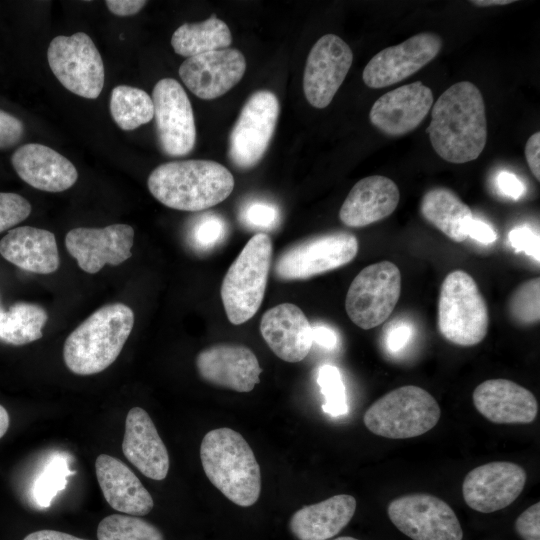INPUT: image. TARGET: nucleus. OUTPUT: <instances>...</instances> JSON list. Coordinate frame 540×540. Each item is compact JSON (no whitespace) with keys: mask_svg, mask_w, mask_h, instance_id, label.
<instances>
[{"mask_svg":"<svg viewBox=\"0 0 540 540\" xmlns=\"http://www.w3.org/2000/svg\"><path fill=\"white\" fill-rule=\"evenodd\" d=\"M95 472L103 496L114 510L143 516L153 509L152 496L121 460L101 454L96 458Z\"/></svg>","mask_w":540,"mask_h":540,"instance_id":"obj_26","label":"nucleus"},{"mask_svg":"<svg viewBox=\"0 0 540 540\" xmlns=\"http://www.w3.org/2000/svg\"><path fill=\"white\" fill-rule=\"evenodd\" d=\"M11 163L24 182L42 191H65L78 178L72 162L54 149L38 143H27L17 148L11 156Z\"/></svg>","mask_w":540,"mask_h":540,"instance_id":"obj_23","label":"nucleus"},{"mask_svg":"<svg viewBox=\"0 0 540 540\" xmlns=\"http://www.w3.org/2000/svg\"><path fill=\"white\" fill-rule=\"evenodd\" d=\"M391 522L413 540H462L463 530L453 509L442 499L424 493L392 500Z\"/></svg>","mask_w":540,"mask_h":540,"instance_id":"obj_12","label":"nucleus"},{"mask_svg":"<svg viewBox=\"0 0 540 540\" xmlns=\"http://www.w3.org/2000/svg\"><path fill=\"white\" fill-rule=\"evenodd\" d=\"M356 505V499L348 494L306 505L291 516L289 529L298 540H328L350 522Z\"/></svg>","mask_w":540,"mask_h":540,"instance_id":"obj_28","label":"nucleus"},{"mask_svg":"<svg viewBox=\"0 0 540 540\" xmlns=\"http://www.w3.org/2000/svg\"><path fill=\"white\" fill-rule=\"evenodd\" d=\"M142 0H107V8L117 16H131L138 13L146 4Z\"/></svg>","mask_w":540,"mask_h":540,"instance_id":"obj_46","label":"nucleus"},{"mask_svg":"<svg viewBox=\"0 0 540 540\" xmlns=\"http://www.w3.org/2000/svg\"><path fill=\"white\" fill-rule=\"evenodd\" d=\"M508 238L517 252H524L539 261V237L531 229L514 228L509 232Z\"/></svg>","mask_w":540,"mask_h":540,"instance_id":"obj_42","label":"nucleus"},{"mask_svg":"<svg viewBox=\"0 0 540 540\" xmlns=\"http://www.w3.org/2000/svg\"><path fill=\"white\" fill-rule=\"evenodd\" d=\"M133 240L131 226L112 224L103 228H74L67 233L65 245L84 272L95 274L106 264L117 266L129 259Z\"/></svg>","mask_w":540,"mask_h":540,"instance_id":"obj_17","label":"nucleus"},{"mask_svg":"<svg viewBox=\"0 0 540 540\" xmlns=\"http://www.w3.org/2000/svg\"><path fill=\"white\" fill-rule=\"evenodd\" d=\"M333 540H359V539L351 537V536H341V537H337V538H335Z\"/></svg>","mask_w":540,"mask_h":540,"instance_id":"obj_52","label":"nucleus"},{"mask_svg":"<svg viewBox=\"0 0 540 540\" xmlns=\"http://www.w3.org/2000/svg\"><path fill=\"white\" fill-rule=\"evenodd\" d=\"M540 133L532 134L525 145L527 164L537 180H540Z\"/></svg>","mask_w":540,"mask_h":540,"instance_id":"obj_44","label":"nucleus"},{"mask_svg":"<svg viewBox=\"0 0 540 540\" xmlns=\"http://www.w3.org/2000/svg\"><path fill=\"white\" fill-rule=\"evenodd\" d=\"M312 339L326 349L335 348L338 341L335 331L324 325L312 326Z\"/></svg>","mask_w":540,"mask_h":540,"instance_id":"obj_48","label":"nucleus"},{"mask_svg":"<svg viewBox=\"0 0 540 540\" xmlns=\"http://www.w3.org/2000/svg\"><path fill=\"white\" fill-rule=\"evenodd\" d=\"M200 377L237 392H250L260 382L262 369L252 350L239 344H215L196 357Z\"/></svg>","mask_w":540,"mask_h":540,"instance_id":"obj_19","label":"nucleus"},{"mask_svg":"<svg viewBox=\"0 0 540 540\" xmlns=\"http://www.w3.org/2000/svg\"><path fill=\"white\" fill-rule=\"evenodd\" d=\"M477 411L496 424H528L535 420L538 402L531 391L507 379L480 383L472 395Z\"/></svg>","mask_w":540,"mask_h":540,"instance_id":"obj_22","label":"nucleus"},{"mask_svg":"<svg viewBox=\"0 0 540 540\" xmlns=\"http://www.w3.org/2000/svg\"><path fill=\"white\" fill-rule=\"evenodd\" d=\"M10 423L7 410L0 405V439L5 435Z\"/></svg>","mask_w":540,"mask_h":540,"instance_id":"obj_51","label":"nucleus"},{"mask_svg":"<svg viewBox=\"0 0 540 540\" xmlns=\"http://www.w3.org/2000/svg\"><path fill=\"white\" fill-rule=\"evenodd\" d=\"M540 278H532L517 287L511 295L508 310L512 319L521 325L537 323L540 319Z\"/></svg>","mask_w":540,"mask_h":540,"instance_id":"obj_35","label":"nucleus"},{"mask_svg":"<svg viewBox=\"0 0 540 540\" xmlns=\"http://www.w3.org/2000/svg\"><path fill=\"white\" fill-rule=\"evenodd\" d=\"M2 310H3V309H2L1 306H0V312H1Z\"/></svg>","mask_w":540,"mask_h":540,"instance_id":"obj_53","label":"nucleus"},{"mask_svg":"<svg viewBox=\"0 0 540 540\" xmlns=\"http://www.w3.org/2000/svg\"><path fill=\"white\" fill-rule=\"evenodd\" d=\"M488 325V307L473 277L462 270L449 273L439 294L440 334L453 344L468 347L485 338Z\"/></svg>","mask_w":540,"mask_h":540,"instance_id":"obj_7","label":"nucleus"},{"mask_svg":"<svg viewBox=\"0 0 540 540\" xmlns=\"http://www.w3.org/2000/svg\"><path fill=\"white\" fill-rule=\"evenodd\" d=\"M30 213L31 204L24 197L0 192V233L24 221Z\"/></svg>","mask_w":540,"mask_h":540,"instance_id":"obj_38","label":"nucleus"},{"mask_svg":"<svg viewBox=\"0 0 540 540\" xmlns=\"http://www.w3.org/2000/svg\"><path fill=\"white\" fill-rule=\"evenodd\" d=\"M47 59L53 74L67 90L87 99L100 95L105 79L104 65L86 33L55 37L49 44Z\"/></svg>","mask_w":540,"mask_h":540,"instance_id":"obj_9","label":"nucleus"},{"mask_svg":"<svg viewBox=\"0 0 540 540\" xmlns=\"http://www.w3.org/2000/svg\"><path fill=\"white\" fill-rule=\"evenodd\" d=\"M242 219L248 226L270 229L277 225L279 212L270 203L253 202L244 209Z\"/></svg>","mask_w":540,"mask_h":540,"instance_id":"obj_39","label":"nucleus"},{"mask_svg":"<svg viewBox=\"0 0 540 540\" xmlns=\"http://www.w3.org/2000/svg\"><path fill=\"white\" fill-rule=\"evenodd\" d=\"M200 459L209 481L231 502L254 505L261 493V470L254 452L237 431H209L200 445Z\"/></svg>","mask_w":540,"mask_h":540,"instance_id":"obj_3","label":"nucleus"},{"mask_svg":"<svg viewBox=\"0 0 540 540\" xmlns=\"http://www.w3.org/2000/svg\"><path fill=\"white\" fill-rule=\"evenodd\" d=\"M442 48L439 35L423 32L411 36L404 42L387 47L365 66L362 78L364 83L374 89L396 84L431 62Z\"/></svg>","mask_w":540,"mask_h":540,"instance_id":"obj_14","label":"nucleus"},{"mask_svg":"<svg viewBox=\"0 0 540 540\" xmlns=\"http://www.w3.org/2000/svg\"><path fill=\"white\" fill-rule=\"evenodd\" d=\"M440 415L439 404L428 391L406 385L376 400L365 412L363 422L378 436L406 439L431 430Z\"/></svg>","mask_w":540,"mask_h":540,"instance_id":"obj_6","label":"nucleus"},{"mask_svg":"<svg viewBox=\"0 0 540 540\" xmlns=\"http://www.w3.org/2000/svg\"><path fill=\"white\" fill-rule=\"evenodd\" d=\"M429 87L417 81L386 92L373 104L369 119L388 136H402L418 127L433 105Z\"/></svg>","mask_w":540,"mask_h":540,"instance_id":"obj_20","label":"nucleus"},{"mask_svg":"<svg viewBox=\"0 0 540 540\" xmlns=\"http://www.w3.org/2000/svg\"><path fill=\"white\" fill-rule=\"evenodd\" d=\"M152 101L161 150L171 157L189 154L196 142V127L191 103L180 83L172 78L159 80Z\"/></svg>","mask_w":540,"mask_h":540,"instance_id":"obj_13","label":"nucleus"},{"mask_svg":"<svg viewBox=\"0 0 540 540\" xmlns=\"http://www.w3.org/2000/svg\"><path fill=\"white\" fill-rule=\"evenodd\" d=\"M246 70L244 55L226 48L187 58L179 68L186 87L204 100L218 98L234 87Z\"/></svg>","mask_w":540,"mask_h":540,"instance_id":"obj_18","label":"nucleus"},{"mask_svg":"<svg viewBox=\"0 0 540 540\" xmlns=\"http://www.w3.org/2000/svg\"><path fill=\"white\" fill-rule=\"evenodd\" d=\"M540 503H534L515 521V530L523 540H540Z\"/></svg>","mask_w":540,"mask_h":540,"instance_id":"obj_41","label":"nucleus"},{"mask_svg":"<svg viewBox=\"0 0 540 540\" xmlns=\"http://www.w3.org/2000/svg\"><path fill=\"white\" fill-rule=\"evenodd\" d=\"M0 254L20 269L36 274H51L60 264L54 234L31 226L10 230L0 240Z\"/></svg>","mask_w":540,"mask_h":540,"instance_id":"obj_27","label":"nucleus"},{"mask_svg":"<svg viewBox=\"0 0 540 540\" xmlns=\"http://www.w3.org/2000/svg\"><path fill=\"white\" fill-rule=\"evenodd\" d=\"M279 115L274 93L260 90L244 104L229 136V158L241 169L254 167L266 152Z\"/></svg>","mask_w":540,"mask_h":540,"instance_id":"obj_11","label":"nucleus"},{"mask_svg":"<svg viewBox=\"0 0 540 540\" xmlns=\"http://www.w3.org/2000/svg\"><path fill=\"white\" fill-rule=\"evenodd\" d=\"M23 540H86L68 533L56 530H39L25 536Z\"/></svg>","mask_w":540,"mask_h":540,"instance_id":"obj_49","label":"nucleus"},{"mask_svg":"<svg viewBox=\"0 0 540 540\" xmlns=\"http://www.w3.org/2000/svg\"><path fill=\"white\" fill-rule=\"evenodd\" d=\"M420 210L429 223L453 241L467 239L474 218L472 210L450 189L438 187L426 192Z\"/></svg>","mask_w":540,"mask_h":540,"instance_id":"obj_29","label":"nucleus"},{"mask_svg":"<svg viewBox=\"0 0 540 540\" xmlns=\"http://www.w3.org/2000/svg\"><path fill=\"white\" fill-rule=\"evenodd\" d=\"M98 540H164L162 532L150 522L132 515L112 514L97 528Z\"/></svg>","mask_w":540,"mask_h":540,"instance_id":"obj_33","label":"nucleus"},{"mask_svg":"<svg viewBox=\"0 0 540 540\" xmlns=\"http://www.w3.org/2000/svg\"><path fill=\"white\" fill-rule=\"evenodd\" d=\"M23 122L14 115L0 109V149L16 146L23 138Z\"/></svg>","mask_w":540,"mask_h":540,"instance_id":"obj_40","label":"nucleus"},{"mask_svg":"<svg viewBox=\"0 0 540 540\" xmlns=\"http://www.w3.org/2000/svg\"><path fill=\"white\" fill-rule=\"evenodd\" d=\"M513 0H473L470 1L475 6L488 7V6H502L513 3Z\"/></svg>","mask_w":540,"mask_h":540,"instance_id":"obj_50","label":"nucleus"},{"mask_svg":"<svg viewBox=\"0 0 540 540\" xmlns=\"http://www.w3.org/2000/svg\"><path fill=\"white\" fill-rule=\"evenodd\" d=\"M122 451L144 476L163 480L169 471V455L149 414L140 407L129 410L125 420Z\"/></svg>","mask_w":540,"mask_h":540,"instance_id":"obj_24","label":"nucleus"},{"mask_svg":"<svg viewBox=\"0 0 540 540\" xmlns=\"http://www.w3.org/2000/svg\"><path fill=\"white\" fill-rule=\"evenodd\" d=\"M226 226L216 215H204L196 220L190 230V242L198 250H208L224 237Z\"/></svg>","mask_w":540,"mask_h":540,"instance_id":"obj_37","label":"nucleus"},{"mask_svg":"<svg viewBox=\"0 0 540 540\" xmlns=\"http://www.w3.org/2000/svg\"><path fill=\"white\" fill-rule=\"evenodd\" d=\"M110 113L122 130H134L154 117L153 101L142 89L118 85L111 92Z\"/></svg>","mask_w":540,"mask_h":540,"instance_id":"obj_32","label":"nucleus"},{"mask_svg":"<svg viewBox=\"0 0 540 540\" xmlns=\"http://www.w3.org/2000/svg\"><path fill=\"white\" fill-rule=\"evenodd\" d=\"M497 185L504 195L512 199L521 197L525 190L522 182L514 174L507 171L498 174Z\"/></svg>","mask_w":540,"mask_h":540,"instance_id":"obj_43","label":"nucleus"},{"mask_svg":"<svg viewBox=\"0 0 540 540\" xmlns=\"http://www.w3.org/2000/svg\"><path fill=\"white\" fill-rule=\"evenodd\" d=\"M431 109L426 132L438 156L455 164L477 159L487 141L485 103L477 86L457 82L440 95Z\"/></svg>","mask_w":540,"mask_h":540,"instance_id":"obj_1","label":"nucleus"},{"mask_svg":"<svg viewBox=\"0 0 540 540\" xmlns=\"http://www.w3.org/2000/svg\"><path fill=\"white\" fill-rule=\"evenodd\" d=\"M234 177L222 164L211 160L167 162L149 175L150 193L163 205L197 212L224 201L233 191Z\"/></svg>","mask_w":540,"mask_h":540,"instance_id":"obj_2","label":"nucleus"},{"mask_svg":"<svg viewBox=\"0 0 540 540\" xmlns=\"http://www.w3.org/2000/svg\"><path fill=\"white\" fill-rule=\"evenodd\" d=\"M260 332L272 352L290 363L302 361L313 344L311 324L292 303H281L267 310L260 322Z\"/></svg>","mask_w":540,"mask_h":540,"instance_id":"obj_21","label":"nucleus"},{"mask_svg":"<svg viewBox=\"0 0 540 540\" xmlns=\"http://www.w3.org/2000/svg\"><path fill=\"white\" fill-rule=\"evenodd\" d=\"M272 258V242L265 233H257L245 244L228 268L222 284L221 299L228 320L241 325L261 306Z\"/></svg>","mask_w":540,"mask_h":540,"instance_id":"obj_5","label":"nucleus"},{"mask_svg":"<svg viewBox=\"0 0 540 540\" xmlns=\"http://www.w3.org/2000/svg\"><path fill=\"white\" fill-rule=\"evenodd\" d=\"M232 42L229 27L216 15L199 23H184L171 38L174 51L184 57L226 49Z\"/></svg>","mask_w":540,"mask_h":540,"instance_id":"obj_30","label":"nucleus"},{"mask_svg":"<svg viewBox=\"0 0 540 540\" xmlns=\"http://www.w3.org/2000/svg\"><path fill=\"white\" fill-rule=\"evenodd\" d=\"M401 293V273L390 261L362 269L351 282L345 309L350 320L368 330L382 324L393 312Z\"/></svg>","mask_w":540,"mask_h":540,"instance_id":"obj_8","label":"nucleus"},{"mask_svg":"<svg viewBox=\"0 0 540 540\" xmlns=\"http://www.w3.org/2000/svg\"><path fill=\"white\" fill-rule=\"evenodd\" d=\"M74 474L66 457L56 454L46 464L35 481L33 495L41 507H49L52 500L67 485V478Z\"/></svg>","mask_w":540,"mask_h":540,"instance_id":"obj_34","label":"nucleus"},{"mask_svg":"<svg viewBox=\"0 0 540 540\" xmlns=\"http://www.w3.org/2000/svg\"><path fill=\"white\" fill-rule=\"evenodd\" d=\"M399 200L400 192L393 180L368 176L352 187L340 208L339 218L348 227H364L391 215Z\"/></svg>","mask_w":540,"mask_h":540,"instance_id":"obj_25","label":"nucleus"},{"mask_svg":"<svg viewBox=\"0 0 540 540\" xmlns=\"http://www.w3.org/2000/svg\"><path fill=\"white\" fill-rule=\"evenodd\" d=\"M47 312L37 304L18 302L0 312V340L21 346L42 338Z\"/></svg>","mask_w":540,"mask_h":540,"instance_id":"obj_31","label":"nucleus"},{"mask_svg":"<svg viewBox=\"0 0 540 540\" xmlns=\"http://www.w3.org/2000/svg\"><path fill=\"white\" fill-rule=\"evenodd\" d=\"M526 471L519 465L495 461L467 473L462 484L466 504L481 513H492L513 503L526 484Z\"/></svg>","mask_w":540,"mask_h":540,"instance_id":"obj_16","label":"nucleus"},{"mask_svg":"<svg viewBox=\"0 0 540 540\" xmlns=\"http://www.w3.org/2000/svg\"><path fill=\"white\" fill-rule=\"evenodd\" d=\"M317 383L325 398L323 411L331 416L346 414V391L339 369L330 364L322 365L318 370Z\"/></svg>","mask_w":540,"mask_h":540,"instance_id":"obj_36","label":"nucleus"},{"mask_svg":"<svg viewBox=\"0 0 540 540\" xmlns=\"http://www.w3.org/2000/svg\"><path fill=\"white\" fill-rule=\"evenodd\" d=\"M411 329L406 324H399L394 327L386 338V344L390 351L396 352L402 349L409 340Z\"/></svg>","mask_w":540,"mask_h":540,"instance_id":"obj_47","label":"nucleus"},{"mask_svg":"<svg viewBox=\"0 0 540 540\" xmlns=\"http://www.w3.org/2000/svg\"><path fill=\"white\" fill-rule=\"evenodd\" d=\"M358 248L357 238L348 232L318 235L282 252L275 263V273L286 281L305 280L348 264Z\"/></svg>","mask_w":540,"mask_h":540,"instance_id":"obj_10","label":"nucleus"},{"mask_svg":"<svg viewBox=\"0 0 540 540\" xmlns=\"http://www.w3.org/2000/svg\"><path fill=\"white\" fill-rule=\"evenodd\" d=\"M468 237L483 244H490L496 241L497 233L487 223L473 218L469 225Z\"/></svg>","mask_w":540,"mask_h":540,"instance_id":"obj_45","label":"nucleus"},{"mask_svg":"<svg viewBox=\"0 0 540 540\" xmlns=\"http://www.w3.org/2000/svg\"><path fill=\"white\" fill-rule=\"evenodd\" d=\"M353 53L349 45L334 34L323 35L307 57L303 90L315 108L327 107L350 70Z\"/></svg>","mask_w":540,"mask_h":540,"instance_id":"obj_15","label":"nucleus"},{"mask_svg":"<svg viewBox=\"0 0 540 540\" xmlns=\"http://www.w3.org/2000/svg\"><path fill=\"white\" fill-rule=\"evenodd\" d=\"M134 324V313L123 303L97 309L66 338L63 359L77 375H93L119 356Z\"/></svg>","mask_w":540,"mask_h":540,"instance_id":"obj_4","label":"nucleus"}]
</instances>
